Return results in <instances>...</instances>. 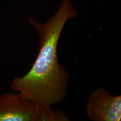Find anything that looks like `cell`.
I'll return each mask as SVG.
<instances>
[{
	"label": "cell",
	"mask_w": 121,
	"mask_h": 121,
	"mask_svg": "<svg viewBox=\"0 0 121 121\" xmlns=\"http://www.w3.org/2000/svg\"><path fill=\"white\" fill-rule=\"evenodd\" d=\"M66 114L58 110L45 108L19 93L0 95V121H67Z\"/></svg>",
	"instance_id": "obj_2"
},
{
	"label": "cell",
	"mask_w": 121,
	"mask_h": 121,
	"mask_svg": "<svg viewBox=\"0 0 121 121\" xmlns=\"http://www.w3.org/2000/svg\"><path fill=\"white\" fill-rule=\"evenodd\" d=\"M86 112L92 121H119L121 96L112 95L104 88H98L89 95Z\"/></svg>",
	"instance_id": "obj_3"
},
{
	"label": "cell",
	"mask_w": 121,
	"mask_h": 121,
	"mask_svg": "<svg viewBox=\"0 0 121 121\" xmlns=\"http://www.w3.org/2000/svg\"><path fill=\"white\" fill-rule=\"evenodd\" d=\"M77 15L71 0H62L55 14L44 23L29 19L39 37L40 50L29 71L12 81V89L22 98L45 108H51L66 98L70 76L58 62L57 46L66 22Z\"/></svg>",
	"instance_id": "obj_1"
}]
</instances>
